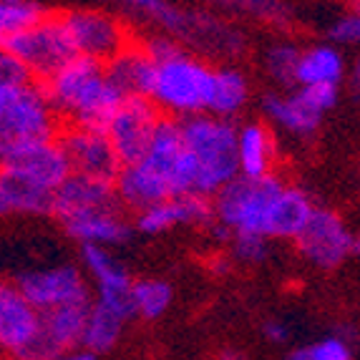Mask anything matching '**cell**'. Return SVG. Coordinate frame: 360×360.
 <instances>
[{
  "instance_id": "6da1fadb",
  "label": "cell",
  "mask_w": 360,
  "mask_h": 360,
  "mask_svg": "<svg viewBox=\"0 0 360 360\" xmlns=\"http://www.w3.org/2000/svg\"><path fill=\"white\" fill-rule=\"evenodd\" d=\"M181 127L186 154L172 172L174 197L202 194L214 199L219 189L240 176V129L214 114L186 116Z\"/></svg>"
},
{
  "instance_id": "7a4b0ae2",
  "label": "cell",
  "mask_w": 360,
  "mask_h": 360,
  "mask_svg": "<svg viewBox=\"0 0 360 360\" xmlns=\"http://www.w3.org/2000/svg\"><path fill=\"white\" fill-rule=\"evenodd\" d=\"M58 116L68 124L108 131L114 116L129 96H124L106 76V63L86 56L73 58L58 73L41 81Z\"/></svg>"
},
{
  "instance_id": "3957f363",
  "label": "cell",
  "mask_w": 360,
  "mask_h": 360,
  "mask_svg": "<svg viewBox=\"0 0 360 360\" xmlns=\"http://www.w3.org/2000/svg\"><path fill=\"white\" fill-rule=\"evenodd\" d=\"M214 68L181 51L174 58L159 63L151 101L169 116H197L210 111Z\"/></svg>"
},
{
  "instance_id": "277c9868",
  "label": "cell",
  "mask_w": 360,
  "mask_h": 360,
  "mask_svg": "<svg viewBox=\"0 0 360 360\" xmlns=\"http://www.w3.org/2000/svg\"><path fill=\"white\" fill-rule=\"evenodd\" d=\"M60 116L41 81L20 86H0V144L58 139Z\"/></svg>"
},
{
  "instance_id": "5b68a950",
  "label": "cell",
  "mask_w": 360,
  "mask_h": 360,
  "mask_svg": "<svg viewBox=\"0 0 360 360\" xmlns=\"http://www.w3.org/2000/svg\"><path fill=\"white\" fill-rule=\"evenodd\" d=\"M285 189L283 179L275 174L262 179L237 176L224 189H219L214 197L217 222H222L234 234H259L267 237V222L275 199Z\"/></svg>"
},
{
  "instance_id": "8992f818",
  "label": "cell",
  "mask_w": 360,
  "mask_h": 360,
  "mask_svg": "<svg viewBox=\"0 0 360 360\" xmlns=\"http://www.w3.org/2000/svg\"><path fill=\"white\" fill-rule=\"evenodd\" d=\"M0 49L3 53L15 56L20 63H25L36 81H46L63 66H68L73 58H78V51L73 46L63 15H49L43 23L25 33L3 36Z\"/></svg>"
},
{
  "instance_id": "52a82bcc",
  "label": "cell",
  "mask_w": 360,
  "mask_h": 360,
  "mask_svg": "<svg viewBox=\"0 0 360 360\" xmlns=\"http://www.w3.org/2000/svg\"><path fill=\"white\" fill-rule=\"evenodd\" d=\"M3 172L56 192L71 174V164L60 149L58 139H33V141H3L0 144Z\"/></svg>"
},
{
  "instance_id": "ba28073f",
  "label": "cell",
  "mask_w": 360,
  "mask_h": 360,
  "mask_svg": "<svg viewBox=\"0 0 360 360\" xmlns=\"http://www.w3.org/2000/svg\"><path fill=\"white\" fill-rule=\"evenodd\" d=\"M58 144L71 164V172L116 184V176L124 164L106 131L66 124L58 134Z\"/></svg>"
},
{
  "instance_id": "9c48e42d",
  "label": "cell",
  "mask_w": 360,
  "mask_h": 360,
  "mask_svg": "<svg viewBox=\"0 0 360 360\" xmlns=\"http://www.w3.org/2000/svg\"><path fill=\"white\" fill-rule=\"evenodd\" d=\"M162 116V108L146 96H129L124 101L106 131L121 164H136L144 159Z\"/></svg>"
},
{
  "instance_id": "30bf717a",
  "label": "cell",
  "mask_w": 360,
  "mask_h": 360,
  "mask_svg": "<svg viewBox=\"0 0 360 360\" xmlns=\"http://www.w3.org/2000/svg\"><path fill=\"white\" fill-rule=\"evenodd\" d=\"M63 20H66V28L71 33L78 56L108 63L131 46L127 28L116 18H111L108 13L68 11L63 13Z\"/></svg>"
},
{
  "instance_id": "8fae6325",
  "label": "cell",
  "mask_w": 360,
  "mask_h": 360,
  "mask_svg": "<svg viewBox=\"0 0 360 360\" xmlns=\"http://www.w3.org/2000/svg\"><path fill=\"white\" fill-rule=\"evenodd\" d=\"M353 240L355 237L348 232V227L342 224L335 212L315 210L305 232L295 240V245L307 262L330 270V267H338L348 255H353Z\"/></svg>"
},
{
  "instance_id": "7c38bea8",
  "label": "cell",
  "mask_w": 360,
  "mask_h": 360,
  "mask_svg": "<svg viewBox=\"0 0 360 360\" xmlns=\"http://www.w3.org/2000/svg\"><path fill=\"white\" fill-rule=\"evenodd\" d=\"M18 290L36 305L38 310H53L58 305L76 300H91V292L86 288L81 272L73 264H58L49 270L25 272L15 280Z\"/></svg>"
},
{
  "instance_id": "4fadbf2b",
  "label": "cell",
  "mask_w": 360,
  "mask_h": 360,
  "mask_svg": "<svg viewBox=\"0 0 360 360\" xmlns=\"http://www.w3.org/2000/svg\"><path fill=\"white\" fill-rule=\"evenodd\" d=\"M98 210H121L116 184L71 172L68 179L56 189L51 217L58 219L60 224H66L68 219Z\"/></svg>"
},
{
  "instance_id": "5bb4252c",
  "label": "cell",
  "mask_w": 360,
  "mask_h": 360,
  "mask_svg": "<svg viewBox=\"0 0 360 360\" xmlns=\"http://www.w3.org/2000/svg\"><path fill=\"white\" fill-rule=\"evenodd\" d=\"M116 194H119L124 210L141 214V212L174 197V189H172V181L167 174L156 172L146 162H136L121 167L119 176H116Z\"/></svg>"
},
{
  "instance_id": "9a60e30c",
  "label": "cell",
  "mask_w": 360,
  "mask_h": 360,
  "mask_svg": "<svg viewBox=\"0 0 360 360\" xmlns=\"http://www.w3.org/2000/svg\"><path fill=\"white\" fill-rule=\"evenodd\" d=\"M214 219V199L202 194H181L136 214V229L144 234H159L176 224H212Z\"/></svg>"
},
{
  "instance_id": "2e32d148",
  "label": "cell",
  "mask_w": 360,
  "mask_h": 360,
  "mask_svg": "<svg viewBox=\"0 0 360 360\" xmlns=\"http://www.w3.org/2000/svg\"><path fill=\"white\" fill-rule=\"evenodd\" d=\"M41 330V310L18 290V285L0 288V345L11 355L23 350Z\"/></svg>"
},
{
  "instance_id": "e0dca14e",
  "label": "cell",
  "mask_w": 360,
  "mask_h": 360,
  "mask_svg": "<svg viewBox=\"0 0 360 360\" xmlns=\"http://www.w3.org/2000/svg\"><path fill=\"white\" fill-rule=\"evenodd\" d=\"M156 66L144 46H129L124 53L106 63V76L124 96H146L151 98L156 86Z\"/></svg>"
},
{
  "instance_id": "ac0fdd59",
  "label": "cell",
  "mask_w": 360,
  "mask_h": 360,
  "mask_svg": "<svg viewBox=\"0 0 360 360\" xmlns=\"http://www.w3.org/2000/svg\"><path fill=\"white\" fill-rule=\"evenodd\" d=\"M66 234L71 240L81 242V245H121L129 240L131 234V224L124 219L121 210H98L81 214L76 219H68L63 224Z\"/></svg>"
},
{
  "instance_id": "d6986e66",
  "label": "cell",
  "mask_w": 360,
  "mask_h": 360,
  "mask_svg": "<svg viewBox=\"0 0 360 360\" xmlns=\"http://www.w3.org/2000/svg\"><path fill=\"white\" fill-rule=\"evenodd\" d=\"M318 207L312 205V199L307 197L297 186H288L280 192L275 199V205L270 210V222H267V237H277V240H297L305 232L307 222L312 219Z\"/></svg>"
},
{
  "instance_id": "ffe728a7",
  "label": "cell",
  "mask_w": 360,
  "mask_h": 360,
  "mask_svg": "<svg viewBox=\"0 0 360 360\" xmlns=\"http://www.w3.org/2000/svg\"><path fill=\"white\" fill-rule=\"evenodd\" d=\"M53 194L38 184L20 179L15 174H0V210L3 214H49L53 207Z\"/></svg>"
},
{
  "instance_id": "44dd1931",
  "label": "cell",
  "mask_w": 360,
  "mask_h": 360,
  "mask_svg": "<svg viewBox=\"0 0 360 360\" xmlns=\"http://www.w3.org/2000/svg\"><path fill=\"white\" fill-rule=\"evenodd\" d=\"M240 174L250 179H262L272 174L275 164V139L262 124H247L240 129Z\"/></svg>"
},
{
  "instance_id": "7402d4cb",
  "label": "cell",
  "mask_w": 360,
  "mask_h": 360,
  "mask_svg": "<svg viewBox=\"0 0 360 360\" xmlns=\"http://www.w3.org/2000/svg\"><path fill=\"white\" fill-rule=\"evenodd\" d=\"M184 154H186V144H184V127H181V119L164 114L154 131V139H151L149 151H146V156L141 162L151 164L156 172L167 174L169 181H172V172H174V167L179 164V159Z\"/></svg>"
},
{
  "instance_id": "603a6c76",
  "label": "cell",
  "mask_w": 360,
  "mask_h": 360,
  "mask_svg": "<svg viewBox=\"0 0 360 360\" xmlns=\"http://www.w3.org/2000/svg\"><path fill=\"white\" fill-rule=\"evenodd\" d=\"M81 257H84L86 270L96 280L98 295H114V292H131L134 280L129 272L116 262L111 255L98 245H81Z\"/></svg>"
},
{
  "instance_id": "cb8c5ba5",
  "label": "cell",
  "mask_w": 360,
  "mask_h": 360,
  "mask_svg": "<svg viewBox=\"0 0 360 360\" xmlns=\"http://www.w3.org/2000/svg\"><path fill=\"white\" fill-rule=\"evenodd\" d=\"M124 325H127V318H124L121 312H116L114 307L103 305V302L94 300L81 348L91 350V353H96V355L106 353V350L114 348L116 340L121 338Z\"/></svg>"
},
{
  "instance_id": "d4e9b609",
  "label": "cell",
  "mask_w": 360,
  "mask_h": 360,
  "mask_svg": "<svg viewBox=\"0 0 360 360\" xmlns=\"http://www.w3.org/2000/svg\"><path fill=\"white\" fill-rule=\"evenodd\" d=\"M264 114L270 116L272 121H277L283 129L292 134H312L320 127V116L312 114L310 108L297 98V94L292 96H275V94H267L262 101Z\"/></svg>"
},
{
  "instance_id": "484cf974",
  "label": "cell",
  "mask_w": 360,
  "mask_h": 360,
  "mask_svg": "<svg viewBox=\"0 0 360 360\" xmlns=\"http://www.w3.org/2000/svg\"><path fill=\"white\" fill-rule=\"evenodd\" d=\"M247 96H250L247 78L237 68H217L210 96V114L219 119L234 116L247 103Z\"/></svg>"
},
{
  "instance_id": "4316f807",
  "label": "cell",
  "mask_w": 360,
  "mask_h": 360,
  "mask_svg": "<svg viewBox=\"0 0 360 360\" xmlns=\"http://www.w3.org/2000/svg\"><path fill=\"white\" fill-rule=\"evenodd\" d=\"M342 78V58L333 46H315L302 51L297 66V86L338 84Z\"/></svg>"
},
{
  "instance_id": "83f0119b",
  "label": "cell",
  "mask_w": 360,
  "mask_h": 360,
  "mask_svg": "<svg viewBox=\"0 0 360 360\" xmlns=\"http://www.w3.org/2000/svg\"><path fill=\"white\" fill-rule=\"evenodd\" d=\"M49 18L41 3L33 0H0V36H15L36 28Z\"/></svg>"
},
{
  "instance_id": "f1b7e54d",
  "label": "cell",
  "mask_w": 360,
  "mask_h": 360,
  "mask_svg": "<svg viewBox=\"0 0 360 360\" xmlns=\"http://www.w3.org/2000/svg\"><path fill=\"white\" fill-rule=\"evenodd\" d=\"M172 285L164 283V280H136L134 283V302H136V312L146 320L162 318L164 312L172 305Z\"/></svg>"
},
{
  "instance_id": "f546056e",
  "label": "cell",
  "mask_w": 360,
  "mask_h": 360,
  "mask_svg": "<svg viewBox=\"0 0 360 360\" xmlns=\"http://www.w3.org/2000/svg\"><path fill=\"white\" fill-rule=\"evenodd\" d=\"M124 3L154 18L156 23H162L172 33H189V28H192V18L184 15L179 8L169 6L167 0H124Z\"/></svg>"
},
{
  "instance_id": "4dcf8cb0",
  "label": "cell",
  "mask_w": 360,
  "mask_h": 360,
  "mask_svg": "<svg viewBox=\"0 0 360 360\" xmlns=\"http://www.w3.org/2000/svg\"><path fill=\"white\" fill-rule=\"evenodd\" d=\"M302 51H297L292 43H277L267 53V68L283 84H297V66H300Z\"/></svg>"
},
{
  "instance_id": "1f68e13d",
  "label": "cell",
  "mask_w": 360,
  "mask_h": 360,
  "mask_svg": "<svg viewBox=\"0 0 360 360\" xmlns=\"http://www.w3.org/2000/svg\"><path fill=\"white\" fill-rule=\"evenodd\" d=\"M288 360H353L345 338H323V340L290 350Z\"/></svg>"
},
{
  "instance_id": "d6a6232c",
  "label": "cell",
  "mask_w": 360,
  "mask_h": 360,
  "mask_svg": "<svg viewBox=\"0 0 360 360\" xmlns=\"http://www.w3.org/2000/svg\"><path fill=\"white\" fill-rule=\"evenodd\" d=\"M297 98L310 108L312 114L323 116L338 103V84H315V86H300Z\"/></svg>"
},
{
  "instance_id": "836d02e7",
  "label": "cell",
  "mask_w": 360,
  "mask_h": 360,
  "mask_svg": "<svg viewBox=\"0 0 360 360\" xmlns=\"http://www.w3.org/2000/svg\"><path fill=\"white\" fill-rule=\"evenodd\" d=\"M232 252L240 262H262L270 252V245H267V237H259V234H234L232 237Z\"/></svg>"
},
{
  "instance_id": "e575fe53",
  "label": "cell",
  "mask_w": 360,
  "mask_h": 360,
  "mask_svg": "<svg viewBox=\"0 0 360 360\" xmlns=\"http://www.w3.org/2000/svg\"><path fill=\"white\" fill-rule=\"evenodd\" d=\"M232 6L242 8L245 13H252L257 18L275 20V23H283L290 18V8L280 0H232Z\"/></svg>"
},
{
  "instance_id": "d590c367",
  "label": "cell",
  "mask_w": 360,
  "mask_h": 360,
  "mask_svg": "<svg viewBox=\"0 0 360 360\" xmlns=\"http://www.w3.org/2000/svg\"><path fill=\"white\" fill-rule=\"evenodd\" d=\"M30 81H36V78H33V73L28 71L25 63H20L11 53L0 56V86H20L30 84Z\"/></svg>"
},
{
  "instance_id": "8d00e7d4",
  "label": "cell",
  "mask_w": 360,
  "mask_h": 360,
  "mask_svg": "<svg viewBox=\"0 0 360 360\" xmlns=\"http://www.w3.org/2000/svg\"><path fill=\"white\" fill-rule=\"evenodd\" d=\"M330 38L338 43H360V8L348 13L330 28Z\"/></svg>"
},
{
  "instance_id": "74e56055",
  "label": "cell",
  "mask_w": 360,
  "mask_h": 360,
  "mask_svg": "<svg viewBox=\"0 0 360 360\" xmlns=\"http://www.w3.org/2000/svg\"><path fill=\"white\" fill-rule=\"evenodd\" d=\"M144 51L151 56V60H154L156 66L181 53L179 43H174L172 38H149V41L144 43Z\"/></svg>"
},
{
  "instance_id": "f35d334b",
  "label": "cell",
  "mask_w": 360,
  "mask_h": 360,
  "mask_svg": "<svg viewBox=\"0 0 360 360\" xmlns=\"http://www.w3.org/2000/svg\"><path fill=\"white\" fill-rule=\"evenodd\" d=\"M264 338L270 342H285L290 338V328L283 323V320H267L262 328Z\"/></svg>"
},
{
  "instance_id": "ab89813d",
  "label": "cell",
  "mask_w": 360,
  "mask_h": 360,
  "mask_svg": "<svg viewBox=\"0 0 360 360\" xmlns=\"http://www.w3.org/2000/svg\"><path fill=\"white\" fill-rule=\"evenodd\" d=\"M53 360H96V353H91V350L81 348V350H71V353H63Z\"/></svg>"
},
{
  "instance_id": "60d3db41",
  "label": "cell",
  "mask_w": 360,
  "mask_h": 360,
  "mask_svg": "<svg viewBox=\"0 0 360 360\" xmlns=\"http://www.w3.org/2000/svg\"><path fill=\"white\" fill-rule=\"evenodd\" d=\"M219 360H245V355L237 353V350H222V353H219Z\"/></svg>"
},
{
  "instance_id": "b9f144b4",
  "label": "cell",
  "mask_w": 360,
  "mask_h": 360,
  "mask_svg": "<svg viewBox=\"0 0 360 360\" xmlns=\"http://www.w3.org/2000/svg\"><path fill=\"white\" fill-rule=\"evenodd\" d=\"M353 84L360 86V58L355 60V68H353Z\"/></svg>"
},
{
  "instance_id": "7bdbcfd3",
  "label": "cell",
  "mask_w": 360,
  "mask_h": 360,
  "mask_svg": "<svg viewBox=\"0 0 360 360\" xmlns=\"http://www.w3.org/2000/svg\"><path fill=\"white\" fill-rule=\"evenodd\" d=\"M222 259H224V257H219V262H214V272H222V275H224V272L229 270V264H227V262H222Z\"/></svg>"
},
{
  "instance_id": "ee69618b",
  "label": "cell",
  "mask_w": 360,
  "mask_h": 360,
  "mask_svg": "<svg viewBox=\"0 0 360 360\" xmlns=\"http://www.w3.org/2000/svg\"><path fill=\"white\" fill-rule=\"evenodd\" d=\"M353 255H358V257H360V234L353 240Z\"/></svg>"
},
{
  "instance_id": "f6af8a7d",
  "label": "cell",
  "mask_w": 360,
  "mask_h": 360,
  "mask_svg": "<svg viewBox=\"0 0 360 360\" xmlns=\"http://www.w3.org/2000/svg\"><path fill=\"white\" fill-rule=\"evenodd\" d=\"M355 94H358V96H360V86H355Z\"/></svg>"
}]
</instances>
